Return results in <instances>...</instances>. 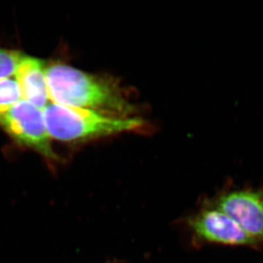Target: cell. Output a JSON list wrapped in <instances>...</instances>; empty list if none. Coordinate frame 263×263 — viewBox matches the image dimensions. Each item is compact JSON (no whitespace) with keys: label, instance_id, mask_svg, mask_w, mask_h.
<instances>
[{"label":"cell","instance_id":"6da1fadb","mask_svg":"<svg viewBox=\"0 0 263 263\" xmlns=\"http://www.w3.org/2000/svg\"><path fill=\"white\" fill-rule=\"evenodd\" d=\"M46 79L53 103L116 117H132L134 112L119 83L107 76L92 74L58 62L46 67Z\"/></svg>","mask_w":263,"mask_h":263},{"label":"cell","instance_id":"7a4b0ae2","mask_svg":"<svg viewBox=\"0 0 263 263\" xmlns=\"http://www.w3.org/2000/svg\"><path fill=\"white\" fill-rule=\"evenodd\" d=\"M44 111L51 139L80 144L138 129V118H121L50 102Z\"/></svg>","mask_w":263,"mask_h":263},{"label":"cell","instance_id":"3957f363","mask_svg":"<svg viewBox=\"0 0 263 263\" xmlns=\"http://www.w3.org/2000/svg\"><path fill=\"white\" fill-rule=\"evenodd\" d=\"M0 128L16 143L40 154L49 164H58L61 158L53 148L44 111L21 100L0 115Z\"/></svg>","mask_w":263,"mask_h":263},{"label":"cell","instance_id":"277c9868","mask_svg":"<svg viewBox=\"0 0 263 263\" xmlns=\"http://www.w3.org/2000/svg\"><path fill=\"white\" fill-rule=\"evenodd\" d=\"M186 224L197 242L262 250L234 220L211 204L189 216Z\"/></svg>","mask_w":263,"mask_h":263},{"label":"cell","instance_id":"5b68a950","mask_svg":"<svg viewBox=\"0 0 263 263\" xmlns=\"http://www.w3.org/2000/svg\"><path fill=\"white\" fill-rule=\"evenodd\" d=\"M209 204L230 216L263 250V186L225 192Z\"/></svg>","mask_w":263,"mask_h":263},{"label":"cell","instance_id":"8992f818","mask_svg":"<svg viewBox=\"0 0 263 263\" xmlns=\"http://www.w3.org/2000/svg\"><path fill=\"white\" fill-rule=\"evenodd\" d=\"M46 67L42 60L23 54L14 75L22 99L42 110L50 103Z\"/></svg>","mask_w":263,"mask_h":263},{"label":"cell","instance_id":"52a82bcc","mask_svg":"<svg viewBox=\"0 0 263 263\" xmlns=\"http://www.w3.org/2000/svg\"><path fill=\"white\" fill-rule=\"evenodd\" d=\"M21 100L20 89L15 80L10 78L0 80V115L7 112Z\"/></svg>","mask_w":263,"mask_h":263},{"label":"cell","instance_id":"ba28073f","mask_svg":"<svg viewBox=\"0 0 263 263\" xmlns=\"http://www.w3.org/2000/svg\"><path fill=\"white\" fill-rule=\"evenodd\" d=\"M23 54L18 50L0 46V80L14 76Z\"/></svg>","mask_w":263,"mask_h":263},{"label":"cell","instance_id":"9c48e42d","mask_svg":"<svg viewBox=\"0 0 263 263\" xmlns=\"http://www.w3.org/2000/svg\"><path fill=\"white\" fill-rule=\"evenodd\" d=\"M107 263H120L119 261H117V260H114V261H107Z\"/></svg>","mask_w":263,"mask_h":263}]
</instances>
